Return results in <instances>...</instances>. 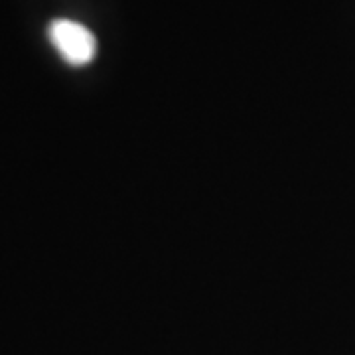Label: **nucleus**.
I'll list each match as a JSON object with an SVG mask.
<instances>
[{
	"label": "nucleus",
	"instance_id": "f257e3e1",
	"mask_svg": "<svg viewBox=\"0 0 355 355\" xmlns=\"http://www.w3.org/2000/svg\"><path fill=\"white\" fill-rule=\"evenodd\" d=\"M48 38L51 46L65 62L73 67L87 65L97 55V40L87 26L79 24L76 20L58 18L48 26Z\"/></svg>",
	"mask_w": 355,
	"mask_h": 355
}]
</instances>
